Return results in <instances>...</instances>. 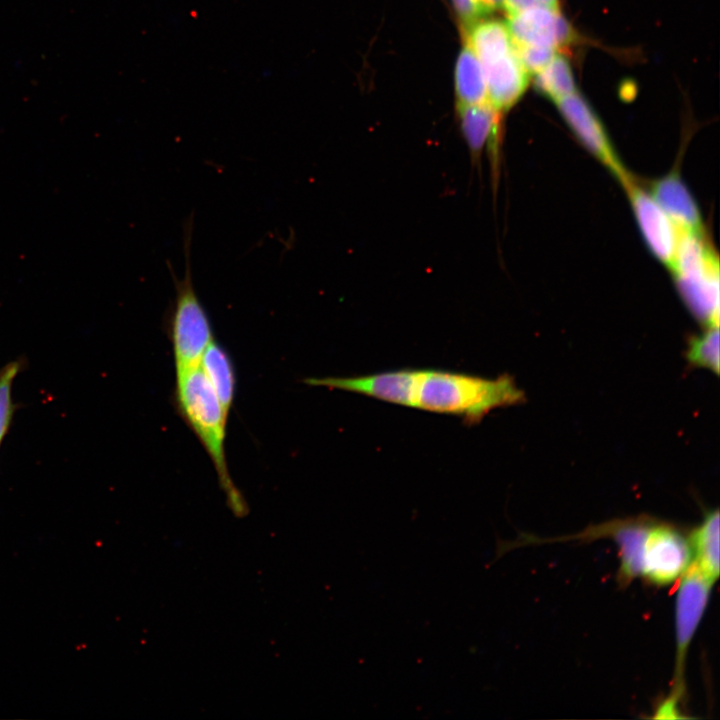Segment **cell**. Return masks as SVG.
Here are the masks:
<instances>
[{
	"label": "cell",
	"instance_id": "obj_1",
	"mask_svg": "<svg viewBox=\"0 0 720 720\" xmlns=\"http://www.w3.org/2000/svg\"><path fill=\"white\" fill-rule=\"evenodd\" d=\"M525 400L509 375L488 379L464 373L422 369L416 408L459 416L467 425L479 423L490 411Z\"/></svg>",
	"mask_w": 720,
	"mask_h": 720
},
{
	"label": "cell",
	"instance_id": "obj_2",
	"mask_svg": "<svg viewBox=\"0 0 720 720\" xmlns=\"http://www.w3.org/2000/svg\"><path fill=\"white\" fill-rule=\"evenodd\" d=\"M176 399L184 420L214 464L229 508L236 517H245L248 506L230 477L225 455L228 414L199 365L176 372Z\"/></svg>",
	"mask_w": 720,
	"mask_h": 720
},
{
	"label": "cell",
	"instance_id": "obj_3",
	"mask_svg": "<svg viewBox=\"0 0 720 720\" xmlns=\"http://www.w3.org/2000/svg\"><path fill=\"white\" fill-rule=\"evenodd\" d=\"M466 43L479 60L486 80L488 102L498 111L512 108L529 83V73L515 49L507 23L479 20L464 28Z\"/></svg>",
	"mask_w": 720,
	"mask_h": 720
},
{
	"label": "cell",
	"instance_id": "obj_4",
	"mask_svg": "<svg viewBox=\"0 0 720 720\" xmlns=\"http://www.w3.org/2000/svg\"><path fill=\"white\" fill-rule=\"evenodd\" d=\"M193 216L185 223V273L179 278L170 263L175 300L171 317L176 372L198 366L206 348L214 341L208 315L196 293L190 264Z\"/></svg>",
	"mask_w": 720,
	"mask_h": 720
},
{
	"label": "cell",
	"instance_id": "obj_5",
	"mask_svg": "<svg viewBox=\"0 0 720 720\" xmlns=\"http://www.w3.org/2000/svg\"><path fill=\"white\" fill-rule=\"evenodd\" d=\"M714 582L693 564L678 581L674 606L675 665L672 687L665 697L680 705L685 693V666L690 644L705 613Z\"/></svg>",
	"mask_w": 720,
	"mask_h": 720
},
{
	"label": "cell",
	"instance_id": "obj_6",
	"mask_svg": "<svg viewBox=\"0 0 720 720\" xmlns=\"http://www.w3.org/2000/svg\"><path fill=\"white\" fill-rule=\"evenodd\" d=\"M691 564L689 536L668 523L655 521L641 578L655 586H669L677 583Z\"/></svg>",
	"mask_w": 720,
	"mask_h": 720
},
{
	"label": "cell",
	"instance_id": "obj_7",
	"mask_svg": "<svg viewBox=\"0 0 720 720\" xmlns=\"http://www.w3.org/2000/svg\"><path fill=\"white\" fill-rule=\"evenodd\" d=\"M655 521L649 518L616 520L586 529L583 533L568 539L591 541L605 537L614 541L619 556L617 579L625 586L642 576L650 533Z\"/></svg>",
	"mask_w": 720,
	"mask_h": 720
},
{
	"label": "cell",
	"instance_id": "obj_8",
	"mask_svg": "<svg viewBox=\"0 0 720 720\" xmlns=\"http://www.w3.org/2000/svg\"><path fill=\"white\" fill-rule=\"evenodd\" d=\"M422 369H402L356 377L308 378V385L367 395L389 403L416 407Z\"/></svg>",
	"mask_w": 720,
	"mask_h": 720
},
{
	"label": "cell",
	"instance_id": "obj_9",
	"mask_svg": "<svg viewBox=\"0 0 720 720\" xmlns=\"http://www.w3.org/2000/svg\"><path fill=\"white\" fill-rule=\"evenodd\" d=\"M560 114L593 156L623 184L631 176L622 165L609 136L590 104L577 91L555 103Z\"/></svg>",
	"mask_w": 720,
	"mask_h": 720
},
{
	"label": "cell",
	"instance_id": "obj_10",
	"mask_svg": "<svg viewBox=\"0 0 720 720\" xmlns=\"http://www.w3.org/2000/svg\"><path fill=\"white\" fill-rule=\"evenodd\" d=\"M622 185L648 248L671 269L681 232L650 192L639 186L632 177Z\"/></svg>",
	"mask_w": 720,
	"mask_h": 720
},
{
	"label": "cell",
	"instance_id": "obj_11",
	"mask_svg": "<svg viewBox=\"0 0 720 720\" xmlns=\"http://www.w3.org/2000/svg\"><path fill=\"white\" fill-rule=\"evenodd\" d=\"M515 47H541L558 51L575 40V32L560 14L537 3L508 15Z\"/></svg>",
	"mask_w": 720,
	"mask_h": 720
},
{
	"label": "cell",
	"instance_id": "obj_12",
	"mask_svg": "<svg viewBox=\"0 0 720 720\" xmlns=\"http://www.w3.org/2000/svg\"><path fill=\"white\" fill-rule=\"evenodd\" d=\"M689 308L707 327L719 326V261L675 275Z\"/></svg>",
	"mask_w": 720,
	"mask_h": 720
},
{
	"label": "cell",
	"instance_id": "obj_13",
	"mask_svg": "<svg viewBox=\"0 0 720 720\" xmlns=\"http://www.w3.org/2000/svg\"><path fill=\"white\" fill-rule=\"evenodd\" d=\"M650 194L681 233H703L699 207L678 174L671 172L658 179Z\"/></svg>",
	"mask_w": 720,
	"mask_h": 720
},
{
	"label": "cell",
	"instance_id": "obj_14",
	"mask_svg": "<svg viewBox=\"0 0 720 720\" xmlns=\"http://www.w3.org/2000/svg\"><path fill=\"white\" fill-rule=\"evenodd\" d=\"M460 128L472 155L477 160L485 147L496 154L501 130L502 112L489 102L477 105H457Z\"/></svg>",
	"mask_w": 720,
	"mask_h": 720
},
{
	"label": "cell",
	"instance_id": "obj_15",
	"mask_svg": "<svg viewBox=\"0 0 720 720\" xmlns=\"http://www.w3.org/2000/svg\"><path fill=\"white\" fill-rule=\"evenodd\" d=\"M692 564L715 583L720 572L719 510L705 514L701 523L689 536Z\"/></svg>",
	"mask_w": 720,
	"mask_h": 720
},
{
	"label": "cell",
	"instance_id": "obj_16",
	"mask_svg": "<svg viewBox=\"0 0 720 720\" xmlns=\"http://www.w3.org/2000/svg\"><path fill=\"white\" fill-rule=\"evenodd\" d=\"M457 105H477L488 102L485 76L475 53L466 43L461 50L455 70Z\"/></svg>",
	"mask_w": 720,
	"mask_h": 720
},
{
	"label": "cell",
	"instance_id": "obj_17",
	"mask_svg": "<svg viewBox=\"0 0 720 720\" xmlns=\"http://www.w3.org/2000/svg\"><path fill=\"white\" fill-rule=\"evenodd\" d=\"M199 366L228 414L235 391L234 369L228 354L213 341L204 351Z\"/></svg>",
	"mask_w": 720,
	"mask_h": 720
},
{
	"label": "cell",
	"instance_id": "obj_18",
	"mask_svg": "<svg viewBox=\"0 0 720 720\" xmlns=\"http://www.w3.org/2000/svg\"><path fill=\"white\" fill-rule=\"evenodd\" d=\"M534 76L537 91L554 103L577 91L570 63L559 52Z\"/></svg>",
	"mask_w": 720,
	"mask_h": 720
},
{
	"label": "cell",
	"instance_id": "obj_19",
	"mask_svg": "<svg viewBox=\"0 0 720 720\" xmlns=\"http://www.w3.org/2000/svg\"><path fill=\"white\" fill-rule=\"evenodd\" d=\"M687 359L696 367L708 368L719 373V330L718 327L708 329L698 337L690 340Z\"/></svg>",
	"mask_w": 720,
	"mask_h": 720
},
{
	"label": "cell",
	"instance_id": "obj_20",
	"mask_svg": "<svg viewBox=\"0 0 720 720\" xmlns=\"http://www.w3.org/2000/svg\"><path fill=\"white\" fill-rule=\"evenodd\" d=\"M22 366V361L15 360L7 363L0 370V445L13 419L15 404L12 399V386Z\"/></svg>",
	"mask_w": 720,
	"mask_h": 720
},
{
	"label": "cell",
	"instance_id": "obj_21",
	"mask_svg": "<svg viewBox=\"0 0 720 720\" xmlns=\"http://www.w3.org/2000/svg\"><path fill=\"white\" fill-rule=\"evenodd\" d=\"M452 2L464 28L490 14L479 0H452Z\"/></svg>",
	"mask_w": 720,
	"mask_h": 720
},
{
	"label": "cell",
	"instance_id": "obj_22",
	"mask_svg": "<svg viewBox=\"0 0 720 720\" xmlns=\"http://www.w3.org/2000/svg\"><path fill=\"white\" fill-rule=\"evenodd\" d=\"M535 3L536 2L534 0H505V10L509 15L516 13Z\"/></svg>",
	"mask_w": 720,
	"mask_h": 720
},
{
	"label": "cell",
	"instance_id": "obj_23",
	"mask_svg": "<svg viewBox=\"0 0 720 720\" xmlns=\"http://www.w3.org/2000/svg\"><path fill=\"white\" fill-rule=\"evenodd\" d=\"M490 13L495 10H505V0H479Z\"/></svg>",
	"mask_w": 720,
	"mask_h": 720
},
{
	"label": "cell",
	"instance_id": "obj_24",
	"mask_svg": "<svg viewBox=\"0 0 720 720\" xmlns=\"http://www.w3.org/2000/svg\"><path fill=\"white\" fill-rule=\"evenodd\" d=\"M537 4L554 11H559V0H534Z\"/></svg>",
	"mask_w": 720,
	"mask_h": 720
}]
</instances>
